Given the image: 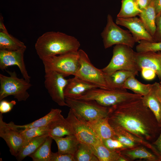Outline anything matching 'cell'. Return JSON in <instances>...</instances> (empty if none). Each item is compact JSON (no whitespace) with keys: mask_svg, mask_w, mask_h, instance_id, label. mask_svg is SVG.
Instances as JSON below:
<instances>
[{"mask_svg":"<svg viewBox=\"0 0 161 161\" xmlns=\"http://www.w3.org/2000/svg\"><path fill=\"white\" fill-rule=\"evenodd\" d=\"M135 77L132 76L128 78L124 84L123 89H130L135 94L143 96L146 95L151 90L153 84H143L137 79Z\"/></svg>","mask_w":161,"mask_h":161,"instance_id":"f1b7e54d","label":"cell"},{"mask_svg":"<svg viewBox=\"0 0 161 161\" xmlns=\"http://www.w3.org/2000/svg\"><path fill=\"white\" fill-rule=\"evenodd\" d=\"M49 131V129L48 126L32 127L25 129H20L21 134L24 140L46 134L48 135Z\"/></svg>","mask_w":161,"mask_h":161,"instance_id":"d6a6232c","label":"cell"},{"mask_svg":"<svg viewBox=\"0 0 161 161\" xmlns=\"http://www.w3.org/2000/svg\"><path fill=\"white\" fill-rule=\"evenodd\" d=\"M142 98L110 107L108 120L112 128H122L152 143L159 135L160 126L151 110L144 104Z\"/></svg>","mask_w":161,"mask_h":161,"instance_id":"6da1fadb","label":"cell"},{"mask_svg":"<svg viewBox=\"0 0 161 161\" xmlns=\"http://www.w3.org/2000/svg\"><path fill=\"white\" fill-rule=\"evenodd\" d=\"M154 3L156 14L161 13V0H152Z\"/></svg>","mask_w":161,"mask_h":161,"instance_id":"b9f144b4","label":"cell"},{"mask_svg":"<svg viewBox=\"0 0 161 161\" xmlns=\"http://www.w3.org/2000/svg\"><path fill=\"white\" fill-rule=\"evenodd\" d=\"M156 15L154 2L152 0H149L147 6L142 10L139 15L146 29L153 37L156 30Z\"/></svg>","mask_w":161,"mask_h":161,"instance_id":"d4e9b609","label":"cell"},{"mask_svg":"<svg viewBox=\"0 0 161 161\" xmlns=\"http://www.w3.org/2000/svg\"><path fill=\"white\" fill-rule=\"evenodd\" d=\"M45 72L55 71L64 77L75 75L80 66L78 51L43 59Z\"/></svg>","mask_w":161,"mask_h":161,"instance_id":"52a82bcc","label":"cell"},{"mask_svg":"<svg viewBox=\"0 0 161 161\" xmlns=\"http://www.w3.org/2000/svg\"><path fill=\"white\" fill-rule=\"evenodd\" d=\"M136 50L138 52L161 51V42L141 41L136 46Z\"/></svg>","mask_w":161,"mask_h":161,"instance_id":"836d02e7","label":"cell"},{"mask_svg":"<svg viewBox=\"0 0 161 161\" xmlns=\"http://www.w3.org/2000/svg\"><path fill=\"white\" fill-rule=\"evenodd\" d=\"M91 146L99 161H119L120 152L110 150L105 146L102 141Z\"/></svg>","mask_w":161,"mask_h":161,"instance_id":"4316f807","label":"cell"},{"mask_svg":"<svg viewBox=\"0 0 161 161\" xmlns=\"http://www.w3.org/2000/svg\"><path fill=\"white\" fill-rule=\"evenodd\" d=\"M80 44L75 37L54 31L46 32L39 37L35 44L40 58L77 52Z\"/></svg>","mask_w":161,"mask_h":161,"instance_id":"7a4b0ae2","label":"cell"},{"mask_svg":"<svg viewBox=\"0 0 161 161\" xmlns=\"http://www.w3.org/2000/svg\"><path fill=\"white\" fill-rule=\"evenodd\" d=\"M159 78L161 79V75H160V76L159 77Z\"/></svg>","mask_w":161,"mask_h":161,"instance_id":"ee69618b","label":"cell"},{"mask_svg":"<svg viewBox=\"0 0 161 161\" xmlns=\"http://www.w3.org/2000/svg\"></svg>","mask_w":161,"mask_h":161,"instance_id":"bcb514c9","label":"cell"},{"mask_svg":"<svg viewBox=\"0 0 161 161\" xmlns=\"http://www.w3.org/2000/svg\"><path fill=\"white\" fill-rule=\"evenodd\" d=\"M135 0L136 1L137 0Z\"/></svg>","mask_w":161,"mask_h":161,"instance_id":"f6af8a7d","label":"cell"},{"mask_svg":"<svg viewBox=\"0 0 161 161\" xmlns=\"http://www.w3.org/2000/svg\"><path fill=\"white\" fill-rule=\"evenodd\" d=\"M140 71L143 78L148 80H151L154 79L157 75L154 70L149 68H142Z\"/></svg>","mask_w":161,"mask_h":161,"instance_id":"f35d334b","label":"cell"},{"mask_svg":"<svg viewBox=\"0 0 161 161\" xmlns=\"http://www.w3.org/2000/svg\"><path fill=\"white\" fill-rule=\"evenodd\" d=\"M45 86L52 100L60 106H68L64 95L68 79L55 71L45 72Z\"/></svg>","mask_w":161,"mask_h":161,"instance_id":"30bf717a","label":"cell"},{"mask_svg":"<svg viewBox=\"0 0 161 161\" xmlns=\"http://www.w3.org/2000/svg\"><path fill=\"white\" fill-rule=\"evenodd\" d=\"M156 30L153 37L155 42H161V13L156 15Z\"/></svg>","mask_w":161,"mask_h":161,"instance_id":"74e56055","label":"cell"},{"mask_svg":"<svg viewBox=\"0 0 161 161\" xmlns=\"http://www.w3.org/2000/svg\"><path fill=\"white\" fill-rule=\"evenodd\" d=\"M74 157L75 161H99L91 146L80 142Z\"/></svg>","mask_w":161,"mask_h":161,"instance_id":"1f68e13d","label":"cell"},{"mask_svg":"<svg viewBox=\"0 0 161 161\" xmlns=\"http://www.w3.org/2000/svg\"><path fill=\"white\" fill-rule=\"evenodd\" d=\"M136 3L141 10L145 8L148 5L149 0H137Z\"/></svg>","mask_w":161,"mask_h":161,"instance_id":"60d3db41","label":"cell"},{"mask_svg":"<svg viewBox=\"0 0 161 161\" xmlns=\"http://www.w3.org/2000/svg\"><path fill=\"white\" fill-rule=\"evenodd\" d=\"M52 137L57 145L58 152L61 154H68L74 156L80 143L74 135H67L65 137Z\"/></svg>","mask_w":161,"mask_h":161,"instance_id":"cb8c5ba5","label":"cell"},{"mask_svg":"<svg viewBox=\"0 0 161 161\" xmlns=\"http://www.w3.org/2000/svg\"><path fill=\"white\" fill-rule=\"evenodd\" d=\"M66 119L71 125L74 135L80 142L93 146L102 141L87 122L75 114L70 109Z\"/></svg>","mask_w":161,"mask_h":161,"instance_id":"8fae6325","label":"cell"},{"mask_svg":"<svg viewBox=\"0 0 161 161\" xmlns=\"http://www.w3.org/2000/svg\"><path fill=\"white\" fill-rule=\"evenodd\" d=\"M87 122L102 141L114 137L115 133L109 123L108 117Z\"/></svg>","mask_w":161,"mask_h":161,"instance_id":"7402d4cb","label":"cell"},{"mask_svg":"<svg viewBox=\"0 0 161 161\" xmlns=\"http://www.w3.org/2000/svg\"><path fill=\"white\" fill-rule=\"evenodd\" d=\"M46 134L24 140L16 157L18 161H21L34 153L44 142L48 136Z\"/></svg>","mask_w":161,"mask_h":161,"instance_id":"484cf974","label":"cell"},{"mask_svg":"<svg viewBox=\"0 0 161 161\" xmlns=\"http://www.w3.org/2000/svg\"><path fill=\"white\" fill-rule=\"evenodd\" d=\"M138 73L122 70L109 74L105 73V76L106 83L110 89H124L123 86L127 79L131 76H135Z\"/></svg>","mask_w":161,"mask_h":161,"instance_id":"44dd1931","label":"cell"},{"mask_svg":"<svg viewBox=\"0 0 161 161\" xmlns=\"http://www.w3.org/2000/svg\"><path fill=\"white\" fill-rule=\"evenodd\" d=\"M78 53L80 66L74 76L94 84L98 88L110 89L106 83L105 73L92 64L83 50H79Z\"/></svg>","mask_w":161,"mask_h":161,"instance_id":"9c48e42d","label":"cell"},{"mask_svg":"<svg viewBox=\"0 0 161 161\" xmlns=\"http://www.w3.org/2000/svg\"><path fill=\"white\" fill-rule=\"evenodd\" d=\"M117 25L114 22L112 16L108 14L106 25L101 34L104 48L107 49L114 45L119 44L132 48L136 42L131 32Z\"/></svg>","mask_w":161,"mask_h":161,"instance_id":"ba28073f","label":"cell"},{"mask_svg":"<svg viewBox=\"0 0 161 161\" xmlns=\"http://www.w3.org/2000/svg\"><path fill=\"white\" fill-rule=\"evenodd\" d=\"M65 102L75 114L87 122L108 117L110 109L94 100L65 98Z\"/></svg>","mask_w":161,"mask_h":161,"instance_id":"8992f818","label":"cell"},{"mask_svg":"<svg viewBox=\"0 0 161 161\" xmlns=\"http://www.w3.org/2000/svg\"><path fill=\"white\" fill-rule=\"evenodd\" d=\"M116 23L127 28L131 33L135 42L144 40L155 42L153 36L146 29L140 18L117 17Z\"/></svg>","mask_w":161,"mask_h":161,"instance_id":"5bb4252c","label":"cell"},{"mask_svg":"<svg viewBox=\"0 0 161 161\" xmlns=\"http://www.w3.org/2000/svg\"><path fill=\"white\" fill-rule=\"evenodd\" d=\"M0 18V50L14 51L26 48L23 42L8 33L2 21V18Z\"/></svg>","mask_w":161,"mask_h":161,"instance_id":"ffe728a7","label":"cell"},{"mask_svg":"<svg viewBox=\"0 0 161 161\" xmlns=\"http://www.w3.org/2000/svg\"><path fill=\"white\" fill-rule=\"evenodd\" d=\"M135 61L139 71L143 68L154 70L158 77L161 75V53L153 52H136Z\"/></svg>","mask_w":161,"mask_h":161,"instance_id":"e0dca14e","label":"cell"},{"mask_svg":"<svg viewBox=\"0 0 161 161\" xmlns=\"http://www.w3.org/2000/svg\"><path fill=\"white\" fill-rule=\"evenodd\" d=\"M160 134L156 140L151 143L155 151V154L161 160V124Z\"/></svg>","mask_w":161,"mask_h":161,"instance_id":"ab89813d","label":"cell"},{"mask_svg":"<svg viewBox=\"0 0 161 161\" xmlns=\"http://www.w3.org/2000/svg\"><path fill=\"white\" fill-rule=\"evenodd\" d=\"M136 52L127 46L116 45L113 47V56L110 62L101 70L107 74L122 70L139 71L135 61Z\"/></svg>","mask_w":161,"mask_h":161,"instance_id":"5b68a950","label":"cell"},{"mask_svg":"<svg viewBox=\"0 0 161 161\" xmlns=\"http://www.w3.org/2000/svg\"><path fill=\"white\" fill-rule=\"evenodd\" d=\"M0 112V137L6 142L12 155L18 154L24 141L20 133V129L11 121L7 123L3 120Z\"/></svg>","mask_w":161,"mask_h":161,"instance_id":"7c38bea8","label":"cell"},{"mask_svg":"<svg viewBox=\"0 0 161 161\" xmlns=\"http://www.w3.org/2000/svg\"><path fill=\"white\" fill-rule=\"evenodd\" d=\"M120 154L127 161L136 159H144L148 161H161L160 158L152 152L143 146H139L131 148H126L120 152Z\"/></svg>","mask_w":161,"mask_h":161,"instance_id":"d6986e66","label":"cell"},{"mask_svg":"<svg viewBox=\"0 0 161 161\" xmlns=\"http://www.w3.org/2000/svg\"><path fill=\"white\" fill-rule=\"evenodd\" d=\"M47 126L49 129V136L51 137H62L65 135H74L71 125L61 114Z\"/></svg>","mask_w":161,"mask_h":161,"instance_id":"ac0fdd59","label":"cell"},{"mask_svg":"<svg viewBox=\"0 0 161 161\" xmlns=\"http://www.w3.org/2000/svg\"><path fill=\"white\" fill-rule=\"evenodd\" d=\"M61 110L60 109H52L50 112L44 116L30 123L23 125H16L17 127L21 129L46 126L61 114Z\"/></svg>","mask_w":161,"mask_h":161,"instance_id":"f546056e","label":"cell"},{"mask_svg":"<svg viewBox=\"0 0 161 161\" xmlns=\"http://www.w3.org/2000/svg\"><path fill=\"white\" fill-rule=\"evenodd\" d=\"M156 82L153 84L149 92L143 96L142 100L144 104L148 108L155 116L160 125L161 124V101L156 93Z\"/></svg>","mask_w":161,"mask_h":161,"instance_id":"603a6c76","label":"cell"},{"mask_svg":"<svg viewBox=\"0 0 161 161\" xmlns=\"http://www.w3.org/2000/svg\"><path fill=\"white\" fill-rule=\"evenodd\" d=\"M6 71L9 76L0 74V101L10 95L18 101L26 100L30 96L27 90L32 84L24 78H18L15 71Z\"/></svg>","mask_w":161,"mask_h":161,"instance_id":"277c9868","label":"cell"},{"mask_svg":"<svg viewBox=\"0 0 161 161\" xmlns=\"http://www.w3.org/2000/svg\"><path fill=\"white\" fill-rule=\"evenodd\" d=\"M96 88L98 87L95 85L74 76L68 79L64 95L65 98L76 99L88 91Z\"/></svg>","mask_w":161,"mask_h":161,"instance_id":"9a60e30c","label":"cell"},{"mask_svg":"<svg viewBox=\"0 0 161 161\" xmlns=\"http://www.w3.org/2000/svg\"><path fill=\"white\" fill-rule=\"evenodd\" d=\"M121 6L117 17L128 18L139 15L142 10L135 0H122Z\"/></svg>","mask_w":161,"mask_h":161,"instance_id":"4dcf8cb0","label":"cell"},{"mask_svg":"<svg viewBox=\"0 0 161 161\" xmlns=\"http://www.w3.org/2000/svg\"><path fill=\"white\" fill-rule=\"evenodd\" d=\"M50 161H75L74 156L68 154H61L58 151L52 152Z\"/></svg>","mask_w":161,"mask_h":161,"instance_id":"d590c367","label":"cell"},{"mask_svg":"<svg viewBox=\"0 0 161 161\" xmlns=\"http://www.w3.org/2000/svg\"><path fill=\"white\" fill-rule=\"evenodd\" d=\"M26 49L14 51L0 50V69L3 70L8 66L16 65L23 78L30 82L31 77L28 74L24 61V54Z\"/></svg>","mask_w":161,"mask_h":161,"instance_id":"4fadbf2b","label":"cell"},{"mask_svg":"<svg viewBox=\"0 0 161 161\" xmlns=\"http://www.w3.org/2000/svg\"><path fill=\"white\" fill-rule=\"evenodd\" d=\"M115 133L113 138L119 140L127 148L143 146L155 154V149L151 143L136 136L127 130L119 127L113 128Z\"/></svg>","mask_w":161,"mask_h":161,"instance_id":"2e32d148","label":"cell"},{"mask_svg":"<svg viewBox=\"0 0 161 161\" xmlns=\"http://www.w3.org/2000/svg\"><path fill=\"white\" fill-rule=\"evenodd\" d=\"M53 140L51 137L48 136L43 143L29 156L33 161H50L51 146Z\"/></svg>","mask_w":161,"mask_h":161,"instance_id":"83f0119b","label":"cell"},{"mask_svg":"<svg viewBox=\"0 0 161 161\" xmlns=\"http://www.w3.org/2000/svg\"><path fill=\"white\" fill-rule=\"evenodd\" d=\"M141 95L130 93L126 89H92L75 99L94 100L100 105L111 107L124 102L141 98Z\"/></svg>","mask_w":161,"mask_h":161,"instance_id":"3957f363","label":"cell"},{"mask_svg":"<svg viewBox=\"0 0 161 161\" xmlns=\"http://www.w3.org/2000/svg\"><path fill=\"white\" fill-rule=\"evenodd\" d=\"M103 144L110 150L120 152L126 148L119 140L114 138H110L102 140Z\"/></svg>","mask_w":161,"mask_h":161,"instance_id":"e575fe53","label":"cell"},{"mask_svg":"<svg viewBox=\"0 0 161 161\" xmlns=\"http://www.w3.org/2000/svg\"><path fill=\"white\" fill-rule=\"evenodd\" d=\"M16 104V102L14 100H12L11 101H8L5 100L0 101V112L3 114L9 112Z\"/></svg>","mask_w":161,"mask_h":161,"instance_id":"8d00e7d4","label":"cell"},{"mask_svg":"<svg viewBox=\"0 0 161 161\" xmlns=\"http://www.w3.org/2000/svg\"><path fill=\"white\" fill-rule=\"evenodd\" d=\"M156 91L157 96L161 101V82L160 83L156 82Z\"/></svg>","mask_w":161,"mask_h":161,"instance_id":"7bdbcfd3","label":"cell"}]
</instances>
